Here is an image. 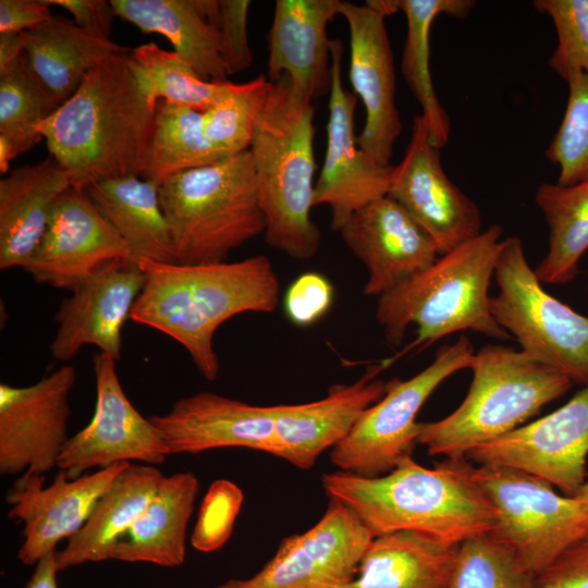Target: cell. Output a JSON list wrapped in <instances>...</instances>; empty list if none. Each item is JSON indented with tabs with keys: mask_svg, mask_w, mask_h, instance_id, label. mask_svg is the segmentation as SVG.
<instances>
[{
	"mask_svg": "<svg viewBox=\"0 0 588 588\" xmlns=\"http://www.w3.org/2000/svg\"><path fill=\"white\" fill-rule=\"evenodd\" d=\"M137 264L145 284L130 319L180 343L209 382L220 370L213 347L218 328L243 313H272L279 304V278L265 255L234 262Z\"/></svg>",
	"mask_w": 588,
	"mask_h": 588,
	"instance_id": "6da1fadb",
	"label": "cell"
},
{
	"mask_svg": "<svg viewBox=\"0 0 588 588\" xmlns=\"http://www.w3.org/2000/svg\"><path fill=\"white\" fill-rule=\"evenodd\" d=\"M155 125L133 75L128 54H117L87 73L75 94L36 130L66 171L72 187L143 175Z\"/></svg>",
	"mask_w": 588,
	"mask_h": 588,
	"instance_id": "7a4b0ae2",
	"label": "cell"
},
{
	"mask_svg": "<svg viewBox=\"0 0 588 588\" xmlns=\"http://www.w3.org/2000/svg\"><path fill=\"white\" fill-rule=\"evenodd\" d=\"M471 467L466 457L446 458L433 468L412 457L382 476L335 470L320 481L329 499L351 509L373 537L413 530L461 544L495 527V512Z\"/></svg>",
	"mask_w": 588,
	"mask_h": 588,
	"instance_id": "3957f363",
	"label": "cell"
},
{
	"mask_svg": "<svg viewBox=\"0 0 588 588\" xmlns=\"http://www.w3.org/2000/svg\"><path fill=\"white\" fill-rule=\"evenodd\" d=\"M501 235L500 225H490L378 297L376 319L390 345H400L407 329L416 327L412 343L385 359L389 366L412 351H421L460 331L471 330L498 340L510 338L489 308V285Z\"/></svg>",
	"mask_w": 588,
	"mask_h": 588,
	"instance_id": "277c9868",
	"label": "cell"
},
{
	"mask_svg": "<svg viewBox=\"0 0 588 588\" xmlns=\"http://www.w3.org/2000/svg\"><path fill=\"white\" fill-rule=\"evenodd\" d=\"M314 113L313 101L297 97L287 76H282L270 85L249 147L266 242L299 260L313 258L321 241L310 218L316 171Z\"/></svg>",
	"mask_w": 588,
	"mask_h": 588,
	"instance_id": "5b68a950",
	"label": "cell"
},
{
	"mask_svg": "<svg viewBox=\"0 0 588 588\" xmlns=\"http://www.w3.org/2000/svg\"><path fill=\"white\" fill-rule=\"evenodd\" d=\"M469 368L473 380L461 405L446 417L421 425L418 443L430 455L464 458L520 427L573 384L564 373L503 345L481 347Z\"/></svg>",
	"mask_w": 588,
	"mask_h": 588,
	"instance_id": "8992f818",
	"label": "cell"
},
{
	"mask_svg": "<svg viewBox=\"0 0 588 588\" xmlns=\"http://www.w3.org/2000/svg\"><path fill=\"white\" fill-rule=\"evenodd\" d=\"M176 264L225 261L265 232L249 149L167 177L158 187Z\"/></svg>",
	"mask_w": 588,
	"mask_h": 588,
	"instance_id": "52a82bcc",
	"label": "cell"
},
{
	"mask_svg": "<svg viewBox=\"0 0 588 588\" xmlns=\"http://www.w3.org/2000/svg\"><path fill=\"white\" fill-rule=\"evenodd\" d=\"M494 277L499 292L489 308L498 324L529 357L588 383V317L550 295L529 266L517 236L502 240Z\"/></svg>",
	"mask_w": 588,
	"mask_h": 588,
	"instance_id": "ba28073f",
	"label": "cell"
},
{
	"mask_svg": "<svg viewBox=\"0 0 588 588\" xmlns=\"http://www.w3.org/2000/svg\"><path fill=\"white\" fill-rule=\"evenodd\" d=\"M471 473L495 512L490 534L534 576L588 537V503L515 468L483 464Z\"/></svg>",
	"mask_w": 588,
	"mask_h": 588,
	"instance_id": "9c48e42d",
	"label": "cell"
},
{
	"mask_svg": "<svg viewBox=\"0 0 588 588\" xmlns=\"http://www.w3.org/2000/svg\"><path fill=\"white\" fill-rule=\"evenodd\" d=\"M474 354L470 340L462 335L441 346L433 360L412 378L388 381L385 394L331 450L332 465L357 476L378 477L412 458L422 425L416 421L419 409L445 379L469 368Z\"/></svg>",
	"mask_w": 588,
	"mask_h": 588,
	"instance_id": "30bf717a",
	"label": "cell"
},
{
	"mask_svg": "<svg viewBox=\"0 0 588 588\" xmlns=\"http://www.w3.org/2000/svg\"><path fill=\"white\" fill-rule=\"evenodd\" d=\"M373 535L342 502L330 499L309 529L284 538L254 576L216 588H352Z\"/></svg>",
	"mask_w": 588,
	"mask_h": 588,
	"instance_id": "8fae6325",
	"label": "cell"
},
{
	"mask_svg": "<svg viewBox=\"0 0 588 588\" xmlns=\"http://www.w3.org/2000/svg\"><path fill=\"white\" fill-rule=\"evenodd\" d=\"M115 363L101 352L93 357L94 414L83 429L69 438L58 461L57 469L71 479L118 463L156 466L170 455L149 417H144L124 393Z\"/></svg>",
	"mask_w": 588,
	"mask_h": 588,
	"instance_id": "7c38bea8",
	"label": "cell"
},
{
	"mask_svg": "<svg viewBox=\"0 0 588 588\" xmlns=\"http://www.w3.org/2000/svg\"><path fill=\"white\" fill-rule=\"evenodd\" d=\"M76 382L72 365H62L26 387L0 384V474L45 475L58 468L68 442L69 397Z\"/></svg>",
	"mask_w": 588,
	"mask_h": 588,
	"instance_id": "4fadbf2b",
	"label": "cell"
},
{
	"mask_svg": "<svg viewBox=\"0 0 588 588\" xmlns=\"http://www.w3.org/2000/svg\"><path fill=\"white\" fill-rule=\"evenodd\" d=\"M440 149L421 117L413 118L412 135L401 162L392 167L388 196L433 241L439 255L482 232L477 205L444 171Z\"/></svg>",
	"mask_w": 588,
	"mask_h": 588,
	"instance_id": "5bb4252c",
	"label": "cell"
},
{
	"mask_svg": "<svg viewBox=\"0 0 588 588\" xmlns=\"http://www.w3.org/2000/svg\"><path fill=\"white\" fill-rule=\"evenodd\" d=\"M587 455L588 383L556 411L474 449L466 457L525 471L574 495L586 480Z\"/></svg>",
	"mask_w": 588,
	"mask_h": 588,
	"instance_id": "9a60e30c",
	"label": "cell"
},
{
	"mask_svg": "<svg viewBox=\"0 0 588 588\" xmlns=\"http://www.w3.org/2000/svg\"><path fill=\"white\" fill-rule=\"evenodd\" d=\"M340 15L350 33V81L365 108L358 146L382 166H391L393 147L403 124L395 103V71L384 0L364 4L341 1Z\"/></svg>",
	"mask_w": 588,
	"mask_h": 588,
	"instance_id": "2e32d148",
	"label": "cell"
},
{
	"mask_svg": "<svg viewBox=\"0 0 588 588\" xmlns=\"http://www.w3.org/2000/svg\"><path fill=\"white\" fill-rule=\"evenodd\" d=\"M330 51L327 146L315 183L314 206H328L331 228L340 231L355 212L388 195L392 166L378 163L358 146L354 131L356 96L343 87L341 77L342 40L332 39Z\"/></svg>",
	"mask_w": 588,
	"mask_h": 588,
	"instance_id": "e0dca14e",
	"label": "cell"
},
{
	"mask_svg": "<svg viewBox=\"0 0 588 588\" xmlns=\"http://www.w3.org/2000/svg\"><path fill=\"white\" fill-rule=\"evenodd\" d=\"M118 260L135 261L87 192L70 187L57 198L45 233L23 270L39 284L73 291Z\"/></svg>",
	"mask_w": 588,
	"mask_h": 588,
	"instance_id": "ac0fdd59",
	"label": "cell"
},
{
	"mask_svg": "<svg viewBox=\"0 0 588 588\" xmlns=\"http://www.w3.org/2000/svg\"><path fill=\"white\" fill-rule=\"evenodd\" d=\"M128 464L118 463L74 479L58 469L49 486H45L44 475H21L5 493L8 517L23 524L17 560L35 566L58 551L61 541L79 531L98 499Z\"/></svg>",
	"mask_w": 588,
	"mask_h": 588,
	"instance_id": "d6986e66",
	"label": "cell"
},
{
	"mask_svg": "<svg viewBox=\"0 0 588 588\" xmlns=\"http://www.w3.org/2000/svg\"><path fill=\"white\" fill-rule=\"evenodd\" d=\"M145 284L137 261L110 262L84 280L56 313L58 329L49 345L53 358L69 362L83 346L95 345L117 362L122 328Z\"/></svg>",
	"mask_w": 588,
	"mask_h": 588,
	"instance_id": "ffe728a7",
	"label": "cell"
},
{
	"mask_svg": "<svg viewBox=\"0 0 588 588\" xmlns=\"http://www.w3.org/2000/svg\"><path fill=\"white\" fill-rule=\"evenodd\" d=\"M345 245L365 265L364 294H385L432 265L437 246L390 196L355 212L340 229Z\"/></svg>",
	"mask_w": 588,
	"mask_h": 588,
	"instance_id": "44dd1931",
	"label": "cell"
},
{
	"mask_svg": "<svg viewBox=\"0 0 588 588\" xmlns=\"http://www.w3.org/2000/svg\"><path fill=\"white\" fill-rule=\"evenodd\" d=\"M389 365L369 366L350 384H334L317 401L274 405V454L298 469L307 470L328 449L338 445L360 416L387 392L378 378Z\"/></svg>",
	"mask_w": 588,
	"mask_h": 588,
	"instance_id": "7402d4cb",
	"label": "cell"
},
{
	"mask_svg": "<svg viewBox=\"0 0 588 588\" xmlns=\"http://www.w3.org/2000/svg\"><path fill=\"white\" fill-rule=\"evenodd\" d=\"M170 455L244 448L274 454V405L261 406L201 391L148 416Z\"/></svg>",
	"mask_w": 588,
	"mask_h": 588,
	"instance_id": "603a6c76",
	"label": "cell"
},
{
	"mask_svg": "<svg viewBox=\"0 0 588 588\" xmlns=\"http://www.w3.org/2000/svg\"><path fill=\"white\" fill-rule=\"evenodd\" d=\"M341 0H277L268 34L267 78L287 76L305 100L330 93L331 39L328 24L340 15Z\"/></svg>",
	"mask_w": 588,
	"mask_h": 588,
	"instance_id": "cb8c5ba5",
	"label": "cell"
},
{
	"mask_svg": "<svg viewBox=\"0 0 588 588\" xmlns=\"http://www.w3.org/2000/svg\"><path fill=\"white\" fill-rule=\"evenodd\" d=\"M130 48L91 36L73 21L52 16L26 32L21 62L53 112L69 100L89 71Z\"/></svg>",
	"mask_w": 588,
	"mask_h": 588,
	"instance_id": "d4e9b609",
	"label": "cell"
},
{
	"mask_svg": "<svg viewBox=\"0 0 588 588\" xmlns=\"http://www.w3.org/2000/svg\"><path fill=\"white\" fill-rule=\"evenodd\" d=\"M71 179L49 155L11 170L0 180V269L24 268L47 228L57 198Z\"/></svg>",
	"mask_w": 588,
	"mask_h": 588,
	"instance_id": "484cf974",
	"label": "cell"
},
{
	"mask_svg": "<svg viewBox=\"0 0 588 588\" xmlns=\"http://www.w3.org/2000/svg\"><path fill=\"white\" fill-rule=\"evenodd\" d=\"M163 477L156 466L130 463L98 499L79 531L56 552L60 572L111 560L117 543L144 513Z\"/></svg>",
	"mask_w": 588,
	"mask_h": 588,
	"instance_id": "4316f807",
	"label": "cell"
},
{
	"mask_svg": "<svg viewBox=\"0 0 588 588\" xmlns=\"http://www.w3.org/2000/svg\"><path fill=\"white\" fill-rule=\"evenodd\" d=\"M458 548L413 530L373 537L352 588H452Z\"/></svg>",
	"mask_w": 588,
	"mask_h": 588,
	"instance_id": "83f0119b",
	"label": "cell"
},
{
	"mask_svg": "<svg viewBox=\"0 0 588 588\" xmlns=\"http://www.w3.org/2000/svg\"><path fill=\"white\" fill-rule=\"evenodd\" d=\"M198 492L199 480L192 471L164 476L144 513L117 543L111 560L161 567L183 565L187 526Z\"/></svg>",
	"mask_w": 588,
	"mask_h": 588,
	"instance_id": "f1b7e54d",
	"label": "cell"
},
{
	"mask_svg": "<svg viewBox=\"0 0 588 588\" xmlns=\"http://www.w3.org/2000/svg\"><path fill=\"white\" fill-rule=\"evenodd\" d=\"M115 13L146 34L163 35L206 82H226L217 25L205 15L200 0H111Z\"/></svg>",
	"mask_w": 588,
	"mask_h": 588,
	"instance_id": "f546056e",
	"label": "cell"
},
{
	"mask_svg": "<svg viewBox=\"0 0 588 588\" xmlns=\"http://www.w3.org/2000/svg\"><path fill=\"white\" fill-rule=\"evenodd\" d=\"M130 175L90 184L85 191L128 246L135 261L176 264L158 186Z\"/></svg>",
	"mask_w": 588,
	"mask_h": 588,
	"instance_id": "4dcf8cb0",
	"label": "cell"
},
{
	"mask_svg": "<svg viewBox=\"0 0 588 588\" xmlns=\"http://www.w3.org/2000/svg\"><path fill=\"white\" fill-rule=\"evenodd\" d=\"M393 13L406 19V37L401 70L406 84L421 108L432 142L443 148L450 138L451 121L437 96L430 72V29L439 15L466 17L473 0H389Z\"/></svg>",
	"mask_w": 588,
	"mask_h": 588,
	"instance_id": "1f68e13d",
	"label": "cell"
},
{
	"mask_svg": "<svg viewBox=\"0 0 588 588\" xmlns=\"http://www.w3.org/2000/svg\"><path fill=\"white\" fill-rule=\"evenodd\" d=\"M535 201L549 226V249L535 272L541 283L566 284L575 279L588 249V180L573 185L542 183Z\"/></svg>",
	"mask_w": 588,
	"mask_h": 588,
	"instance_id": "d6a6232c",
	"label": "cell"
},
{
	"mask_svg": "<svg viewBox=\"0 0 588 588\" xmlns=\"http://www.w3.org/2000/svg\"><path fill=\"white\" fill-rule=\"evenodd\" d=\"M128 61L140 93L154 110L159 100H164L205 112L235 85L201 79L176 52L154 42L131 50Z\"/></svg>",
	"mask_w": 588,
	"mask_h": 588,
	"instance_id": "836d02e7",
	"label": "cell"
},
{
	"mask_svg": "<svg viewBox=\"0 0 588 588\" xmlns=\"http://www.w3.org/2000/svg\"><path fill=\"white\" fill-rule=\"evenodd\" d=\"M203 132L201 112L159 100L142 179L159 185L169 176L221 160Z\"/></svg>",
	"mask_w": 588,
	"mask_h": 588,
	"instance_id": "e575fe53",
	"label": "cell"
},
{
	"mask_svg": "<svg viewBox=\"0 0 588 588\" xmlns=\"http://www.w3.org/2000/svg\"><path fill=\"white\" fill-rule=\"evenodd\" d=\"M270 85L266 75L235 84L213 107L201 112L204 135L220 158L249 149L256 119Z\"/></svg>",
	"mask_w": 588,
	"mask_h": 588,
	"instance_id": "d590c367",
	"label": "cell"
},
{
	"mask_svg": "<svg viewBox=\"0 0 588 588\" xmlns=\"http://www.w3.org/2000/svg\"><path fill=\"white\" fill-rule=\"evenodd\" d=\"M535 576L491 534L460 544L452 588H532Z\"/></svg>",
	"mask_w": 588,
	"mask_h": 588,
	"instance_id": "8d00e7d4",
	"label": "cell"
},
{
	"mask_svg": "<svg viewBox=\"0 0 588 588\" xmlns=\"http://www.w3.org/2000/svg\"><path fill=\"white\" fill-rule=\"evenodd\" d=\"M568 98L561 124L544 151L559 168L558 184L588 180V73L573 72L566 79Z\"/></svg>",
	"mask_w": 588,
	"mask_h": 588,
	"instance_id": "74e56055",
	"label": "cell"
},
{
	"mask_svg": "<svg viewBox=\"0 0 588 588\" xmlns=\"http://www.w3.org/2000/svg\"><path fill=\"white\" fill-rule=\"evenodd\" d=\"M532 4L555 28L558 44L549 68L564 81L576 71L588 73V0H535Z\"/></svg>",
	"mask_w": 588,
	"mask_h": 588,
	"instance_id": "f35d334b",
	"label": "cell"
},
{
	"mask_svg": "<svg viewBox=\"0 0 588 588\" xmlns=\"http://www.w3.org/2000/svg\"><path fill=\"white\" fill-rule=\"evenodd\" d=\"M244 502L243 490L224 478L211 482L201 500L191 535L192 547L203 553L220 550L232 536Z\"/></svg>",
	"mask_w": 588,
	"mask_h": 588,
	"instance_id": "ab89813d",
	"label": "cell"
},
{
	"mask_svg": "<svg viewBox=\"0 0 588 588\" xmlns=\"http://www.w3.org/2000/svg\"><path fill=\"white\" fill-rule=\"evenodd\" d=\"M52 111L22 62L0 73V134L29 135Z\"/></svg>",
	"mask_w": 588,
	"mask_h": 588,
	"instance_id": "60d3db41",
	"label": "cell"
},
{
	"mask_svg": "<svg viewBox=\"0 0 588 588\" xmlns=\"http://www.w3.org/2000/svg\"><path fill=\"white\" fill-rule=\"evenodd\" d=\"M248 0H219V33L221 52L228 75H234L253 64L247 17Z\"/></svg>",
	"mask_w": 588,
	"mask_h": 588,
	"instance_id": "b9f144b4",
	"label": "cell"
},
{
	"mask_svg": "<svg viewBox=\"0 0 588 588\" xmlns=\"http://www.w3.org/2000/svg\"><path fill=\"white\" fill-rule=\"evenodd\" d=\"M332 301L333 287L329 280L320 273L306 272L297 277L287 287L284 309L294 324L307 327L328 313Z\"/></svg>",
	"mask_w": 588,
	"mask_h": 588,
	"instance_id": "7bdbcfd3",
	"label": "cell"
},
{
	"mask_svg": "<svg viewBox=\"0 0 588 588\" xmlns=\"http://www.w3.org/2000/svg\"><path fill=\"white\" fill-rule=\"evenodd\" d=\"M532 588H588V539L565 550L538 573Z\"/></svg>",
	"mask_w": 588,
	"mask_h": 588,
	"instance_id": "ee69618b",
	"label": "cell"
},
{
	"mask_svg": "<svg viewBox=\"0 0 588 588\" xmlns=\"http://www.w3.org/2000/svg\"><path fill=\"white\" fill-rule=\"evenodd\" d=\"M69 11L81 29L97 38L110 40L113 21L118 16L111 1L106 0H46Z\"/></svg>",
	"mask_w": 588,
	"mask_h": 588,
	"instance_id": "f6af8a7d",
	"label": "cell"
},
{
	"mask_svg": "<svg viewBox=\"0 0 588 588\" xmlns=\"http://www.w3.org/2000/svg\"><path fill=\"white\" fill-rule=\"evenodd\" d=\"M52 16L46 0H0V33L27 32Z\"/></svg>",
	"mask_w": 588,
	"mask_h": 588,
	"instance_id": "bcb514c9",
	"label": "cell"
},
{
	"mask_svg": "<svg viewBox=\"0 0 588 588\" xmlns=\"http://www.w3.org/2000/svg\"><path fill=\"white\" fill-rule=\"evenodd\" d=\"M42 138L44 136L39 132L29 135L0 134V173L8 174L10 161L20 154L32 149Z\"/></svg>",
	"mask_w": 588,
	"mask_h": 588,
	"instance_id": "7dc6e473",
	"label": "cell"
},
{
	"mask_svg": "<svg viewBox=\"0 0 588 588\" xmlns=\"http://www.w3.org/2000/svg\"><path fill=\"white\" fill-rule=\"evenodd\" d=\"M26 44V32L0 33V73L16 65Z\"/></svg>",
	"mask_w": 588,
	"mask_h": 588,
	"instance_id": "c3c4849f",
	"label": "cell"
},
{
	"mask_svg": "<svg viewBox=\"0 0 588 588\" xmlns=\"http://www.w3.org/2000/svg\"><path fill=\"white\" fill-rule=\"evenodd\" d=\"M56 552L46 555L35 565V569L24 588H60L58 584L60 568L56 560Z\"/></svg>",
	"mask_w": 588,
	"mask_h": 588,
	"instance_id": "681fc988",
	"label": "cell"
},
{
	"mask_svg": "<svg viewBox=\"0 0 588 588\" xmlns=\"http://www.w3.org/2000/svg\"><path fill=\"white\" fill-rule=\"evenodd\" d=\"M574 497L588 503V479L584 481V483L579 487Z\"/></svg>",
	"mask_w": 588,
	"mask_h": 588,
	"instance_id": "f907efd6",
	"label": "cell"
},
{
	"mask_svg": "<svg viewBox=\"0 0 588 588\" xmlns=\"http://www.w3.org/2000/svg\"><path fill=\"white\" fill-rule=\"evenodd\" d=\"M587 539H588V537H587Z\"/></svg>",
	"mask_w": 588,
	"mask_h": 588,
	"instance_id": "816d5d0a",
	"label": "cell"
}]
</instances>
